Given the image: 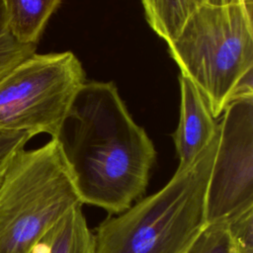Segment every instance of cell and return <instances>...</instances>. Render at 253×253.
I'll use <instances>...</instances> for the list:
<instances>
[{"label": "cell", "instance_id": "cell-12", "mask_svg": "<svg viewBox=\"0 0 253 253\" xmlns=\"http://www.w3.org/2000/svg\"><path fill=\"white\" fill-rule=\"evenodd\" d=\"M186 253H235L227 221L207 222Z\"/></svg>", "mask_w": 253, "mask_h": 253}, {"label": "cell", "instance_id": "cell-3", "mask_svg": "<svg viewBox=\"0 0 253 253\" xmlns=\"http://www.w3.org/2000/svg\"><path fill=\"white\" fill-rule=\"evenodd\" d=\"M252 12L204 4L169 42L168 52L214 119L233 100L253 95Z\"/></svg>", "mask_w": 253, "mask_h": 253}, {"label": "cell", "instance_id": "cell-10", "mask_svg": "<svg viewBox=\"0 0 253 253\" xmlns=\"http://www.w3.org/2000/svg\"><path fill=\"white\" fill-rule=\"evenodd\" d=\"M205 2L206 0H141L149 27L167 43Z\"/></svg>", "mask_w": 253, "mask_h": 253}, {"label": "cell", "instance_id": "cell-11", "mask_svg": "<svg viewBox=\"0 0 253 253\" xmlns=\"http://www.w3.org/2000/svg\"><path fill=\"white\" fill-rule=\"evenodd\" d=\"M37 44L23 43L12 34L0 0V82L21 62L36 52Z\"/></svg>", "mask_w": 253, "mask_h": 253}, {"label": "cell", "instance_id": "cell-5", "mask_svg": "<svg viewBox=\"0 0 253 253\" xmlns=\"http://www.w3.org/2000/svg\"><path fill=\"white\" fill-rule=\"evenodd\" d=\"M85 81L82 64L71 51L35 52L0 82V132L55 138Z\"/></svg>", "mask_w": 253, "mask_h": 253}, {"label": "cell", "instance_id": "cell-2", "mask_svg": "<svg viewBox=\"0 0 253 253\" xmlns=\"http://www.w3.org/2000/svg\"><path fill=\"white\" fill-rule=\"evenodd\" d=\"M216 144L217 129L164 187L109 214L92 233V253H186L207 223L206 196Z\"/></svg>", "mask_w": 253, "mask_h": 253}, {"label": "cell", "instance_id": "cell-9", "mask_svg": "<svg viewBox=\"0 0 253 253\" xmlns=\"http://www.w3.org/2000/svg\"><path fill=\"white\" fill-rule=\"evenodd\" d=\"M8 26L23 43L38 44L61 0H2Z\"/></svg>", "mask_w": 253, "mask_h": 253}, {"label": "cell", "instance_id": "cell-13", "mask_svg": "<svg viewBox=\"0 0 253 253\" xmlns=\"http://www.w3.org/2000/svg\"><path fill=\"white\" fill-rule=\"evenodd\" d=\"M235 253H253V208L225 219Z\"/></svg>", "mask_w": 253, "mask_h": 253}, {"label": "cell", "instance_id": "cell-6", "mask_svg": "<svg viewBox=\"0 0 253 253\" xmlns=\"http://www.w3.org/2000/svg\"><path fill=\"white\" fill-rule=\"evenodd\" d=\"M220 117L206 196L207 222L253 208V95L233 100Z\"/></svg>", "mask_w": 253, "mask_h": 253}, {"label": "cell", "instance_id": "cell-8", "mask_svg": "<svg viewBox=\"0 0 253 253\" xmlns=\"http://www.w3.org/2000/svg\"><path fill=\"white\" fill-rule=\"evenodd\" d=\"M92 231L82 206L65 214L30 253H92Z\"/></svg>", "mask_w": 253, "mask_h": 253}, {"label": "cell", "instance_id": "cell-14", "mask_svg": "<svg viewBox=\"0 0 253 253\" xmlns=\"http://www.w3.org/2000/svg\"><path fill=\"white\" fill-rule=\"evenodd\" d=\"M32 137L31 133L25 131L0 132V184L15 155L25 148Z\"/></svg>", "mask_w": 253, "mask_h": 253}, {"label": "cell", "instance_id": "cell-15", "mask_svg": "<svg viewBox=\"0 0 253 253\" xmlns=\"http://www.w3.org/2000/svg\"><path fill=\"white\" fill-rule=\"evenodd\" d=\"M205 4L212 6H229V5H242L253 11V0H206Z\"/></svg>", "mask_w": 253, "mask_h": 253}, {"label": "cell", "instance_id": "cell-7", "mask_svg": "<svg viewBox=\"0 0 253 253\" xmlns=\"http://www.w3.org/2000/svg\"><path fill=\"white\" fill-rule=\"evenodd\" d=\"M180 116L173 141L179 159L177 168L190 165L207 146L217 129V122L194 84L179 75Z\"/></svg>", "mask_w": 253, "mask_h": 253}, {"label": "cell", "instance_id": "cell-4", "mask_svg": "<svg viewBox=\"0 0 253 253\" xmlns=\"http://www.w3.org/2000/svg\"><path fill=\"white\" fill-rule=\"evenodd\" d=\"M82 205L55 138L20 150L0 184V253H30L65 214Z\"/></svg>", "mask_w": 253, "mask_h": 253}, {"label": "cell", "instance_id": "cell-1", "mask_svg": "<svg viewBox=\"0 0 253 253\" xmlns=\"http://www.w3.org/2000/svg\"><path fill=\"white\" fill-rule=\"evenodd\" d=\"M55 139L82 204L118 214L144 197L156 150L114 82L85 81Z\"/></svg>", "mask_w": 253, "mask_h": 253}]
</instances>
